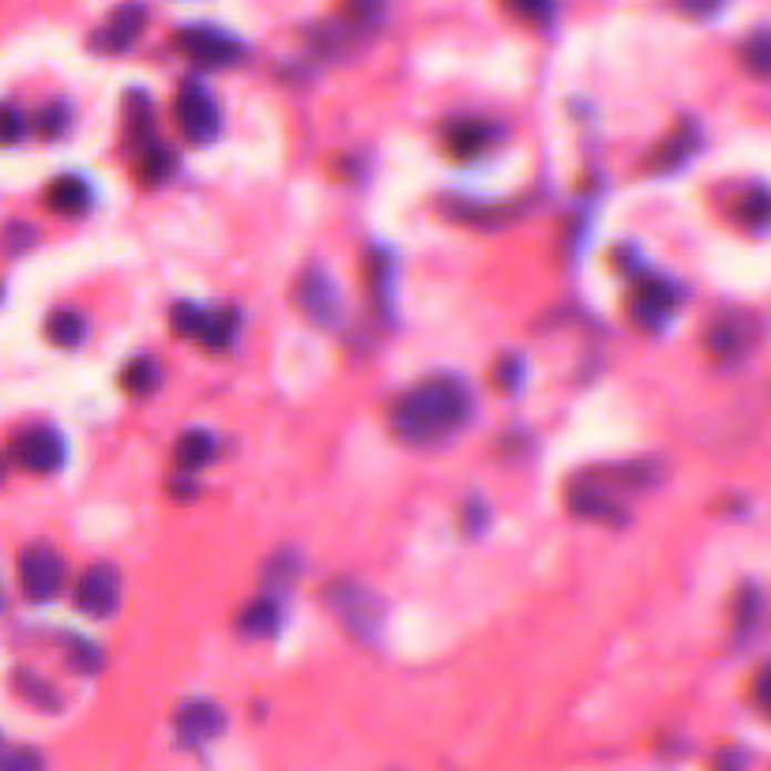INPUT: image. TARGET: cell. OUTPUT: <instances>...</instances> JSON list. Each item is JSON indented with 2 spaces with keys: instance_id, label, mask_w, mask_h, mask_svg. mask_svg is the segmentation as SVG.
<instances>
[{
  "instance_id": "cell-23",
  "label": "cell",
  "mask_w": 771,
  "mask_h": 771,
  "mask_svg": "<svg viewBox=\"0 0 771 771\" xmlns=\"http://www.w3.org/2000/svg\"><path fill=\"white\" fill-rule=\"evenodd\" d=\"M741 61L753 75H771V31H757L741 50Z\"/></svg>"
},
{
  "instance_id": "cell-7",
  "label": "cell",
  "mask_w": 771,
  "mask_h": 771,
  "mask_svg": "<svg viewBox=\"0 0 771 771\" xmlns=\"http://www.w3.org/2000/svg\"><path fill=\"white\" fill-rule=\"evenodd\" d=\"M121 603V576L113 565H91L75 584V606L88 617H110L117 614Z\"/></svg>"
},
{
  "instance_id": "cell-31",
  "label": "cell",
  "mask_w": 771,
  "mask_h": 771,
  "mask_svg": "<svg viewBox=\"0 0 771 771\" xmlns=\"http://www.w3.org/2000/svg\"><path fill=\"white\" fill-rule=\"evenodd\" d=\"M4 771H45V764H42V757H38L34 749H12V753H8Z\"/></svg>"
},
{
  "instance_id": "cell-4",
  "label": "cell",
  "mask_w": 771,
  "mask_h": 771,
  "mask_svg": "<svg viewBox=\"0 0 771 771\" xmlns=\"http://www.w3.org/2000/svg\"><path fill=\"white\" fill-rule=\"evenodd\" d=\"M12 460L23 471L50 474L64 463V441L53 425H27L12 436Z\"/></svg>"
},
{
  "instance_id": "cell-22",
  "label": "cell",
  "mask_w": 771,
  "mask_h": 771,
  "mask_svg": "<svg viewBox=\"0 0 771 771\" xmlns=\"http://www.w3.org/2000/svg\"><path fill=\"white\" fill-rule=\"evenodd\" d=\"M212 449H215V444H212V436H207V433H185L177 441V463L188 466V471H193V466H204L215 455Z\"/></svg>"
},
{
  "instance_id": "cell-15",
  "label": "cell",
  "mask_w": 771,
  "mask_h": 771,
  "mask_svg": "<svg viewBox=\"0 0 771 771\" xmlns=\"http://www.w3.org/2000/svg\"><path fill=\"white\" fill-rule=\"evenodd\" d=\"M237 625H241V633L253 636V640L275 636V628H279V603H275V598H256V603H249L241 610Z\"/></svg>"
},
{
  "instance_id": "cell-21",
  "label": "cell",
  "mask_w": 771,
  "mask_h": 771,
  "mask_svg": "<svg viewBox=\"0 0 771 771\" xmlns=\"http://www.w3.org/2000/svg\"><path fill=\"white\" fill-rule=\"evenodd\" d=\"M16 689L23 692V700H31L34 708H45V711H56L61 708V697H56V689L50 681H38L34 674L19 670L16 674Z\"/></svg>"
},
{
  "instance_id": "cell-12",
  "label": "cell",
  "mask_w": 771,
  "mask_h": 771,
  "mask_svg": "<svg viewBox=\"0 0 771 771\" xmlns=\"http://www.w3.org/2000/svg\"><path fill=\"white\" fill-rule=\"evenodd\" d=\"M674 309V290L662 279H640L633 290V317L640 323H659Z\"/></svg>"
},
{
  "instance_id": "cell-28",
  "label": "cell",
  "mask_w": 771,
  "mask_h": 771,
  "mask_svg": "<svg viewBox=\"0 0 771 771\" xmlns=\"http://www.w3.org/2000/svg\"><path fill=\"white\" fill-rule=\"evenodd\" d=\"M23 136H27V117L16 106H8V102H4V106H0V144L12 147Z\"/></svg>"
},
{
  "instance_id": "cell-5",
  "label": "cell",
  "mask_w": 771,
  "mask_h": 771,
  "mask_svg": "<svg viewBox=\"0 0 771 771\" xmlns=\"http://www.w3.org/2000/svg\"><path fill=\"white\" fill-rule=\"evenodd\" d=\"M174 113H177V128L185 132V140H193V144H207V140H215L218 106L199 83H185V91H177Z\"/></svg>"
},
{
  "instance_id": "cell-34",
  "label": "cell",
  "mask_w": 771,
  "mask_h": 771,
  "mask_svg": "<svg viewBox=\"0 0 771 771\" xmlns=\"http://www.w3.org/2000/svg\"><path fill=\"white\" fill-rule=\"evenodd\" d=\"M0 482H4V460H0Z\"/></svg>"
},
{
  "instance_id": "cell-18",
  "label": "cell",
  "mask_w": 771,
  "mask_h": 771,
  "mask_svg": "<svg viewBox=\"0 0 771 771\" xmlns=\"http://www.w3.org/2000/svg\"><path fill=\"white\" fill-rule=\"evenodd\" d=\"M708 347H711V354H719V358H734L738 350L746 347V328H741V320L719 317L708 328Z\"/></svg>"
},
{
  "instance_id": "cell-3",
  "label": "cell",
  "mask_w": 771,
  "mask_h": 771,
  "mask_svg": "<svg viewBox=\"0 0 771 771\" xmlns=\"http://www.w3.org/2000/svg\"><path fill=\"white\" fill-rule=\"evenodd\" d=\"M19 584L31 603H50L64 584V561L50 546H31L19 557Z\"/></svg>"
},
{
  "instance_id": "cell-17",
  "label": "cell",
  "mask_w": 771,
  "mask_h": 771,
  "mask_svg": "<svg viewBox=\"0 0 771 771\" xmlns=\"http://www.w3.org/2000/svg\"><path fill=\"white\" fill-rule=\"evenodd\" d=\"M45 336H50V342H56V347H80L83 336H88V323H83V317L75 309H53L50 317H45Z\"/></svg>"
},
{
  "instance_id": "cell-25",
  "label": "cell",
  "mask_w": 771,
  "mask_h": 771,
  "mask_svg": "<svg viewBox=\"0 0 771 771\" xmlns=\"http://www.w3.org/2000/svg\"><path fill=\"white\" fill-rule=\"evenodd\" d=\"M34 128L42 132L45 140L64 136V132H69V106H64V102H50V106H42L34 117Z\"/></svg>"
},
{
  "instance_id": "cell-24",
  "label": "cell",
  "mask_w": 771,
  "mask_h": 771,
  "mask_svg": "<svg viewBox=\"0 0 771 771\" xmlns=\"http://www.w3.org/2000/svg\"><path fill=\"white\" fill-rule=\"evenodd\" d=\"M169 169H174V155L158 140L151 147L144 144V151H140V174H144V181H162Z\"/></svg>"
},
{
  "instance_id": "cell-2",
  "label": "cell",
  "mask_w": 771,
  "mask_h": 771,
  "mask_svg": "<svg viewBox=\"0 0 771 771\" xmlns=\"http://www.w3.org/2000/svg\"><path fill=\"white\" fill-rule=\"evenodd\" d=\"M323 603H328L331 614H336L354 636H361V640H373L380 621H384V603H380V595L369 592L366 584H354V579H336V584H328L323 587Z\"/></svg>"
},
{
  "instance_id": "cell-13",
  "label": "cell",
  "mask_w": 771,
  "mask_h": 771,
  "mask_svg": "<svg viewBox=\"0 0 771 771\" xmlns=\"http://www.w3.org/2000/svg\"><path fill=\"white\" fill-rule=\"evenodd\" d=\"M45 204L61 215H80L83 207L91 204V188L88 181L80 177H56L50 188H45Z\"/></svg>"
},
{
  "instance_id": "cell-27",
  "label": "cell",
  "mask_w": 771,
  "mask_h": 771,
  "mask_svg": "<svg viewBox=\"0 0 771 771\" xmlns=\"http://www.w3.org/2000/svg\"><path fill=\"white\" fill-rule=\"evenodd\" d=\"M169 323H174V331L181 339H196L199 336V323H204V309L196 306H174V312H169Z\"/></svg>"
},
{
  "instance_id": "cell-30",
  "label": "cell",
  "mask_w": 771,
  "mask_h": 771,
  "mask_svg": "<svg viewBox=\"0 0 771 771\" xmlns=\"http://www.w3.org/2000/svg\"><path fill=\"white\" fill-rule=\"evenodd\" d=\"M34 226H27V223H12L4 230V253H23V249H31V241H34Z\"/></svg>"
},
{
  "instance_id": "cell-26",
  "label": "cell",
  "mask_w": 771,
  "mask_h": 771,
  "mask_svg": "<svg viewBox=\"0 0 771 771\" xmlns=\"http://www.w3.org/2000/svg\"><path fill=\"white\" fill-rule=\"evenodd\" d=\"M64 647H69L72 670H80V674H99L102 670V651L94 644L80 640V636H72V640H64Z\"/></svg>"
},
{
  "instance_id": "cell-10",
  "label": "cell",
  "mask_w": 771,
  "mask_h": 771,
  "mask_svg": "<svg viewBox=\"0 0 771 771\" xmlns=\"http://www.w3.org/2000/svg\"><path fill=\"white\" fill-rule=\"evenodd\" d=\"M144 23H147V12L140 4H125V8H117L106 23L94 31L91 38V45L94 50H102V53H121V50H128L132 42L140 38V31H144Z\"/></svg>"
},
{
  "instance_id": "cell-6",
  "label": "cell",
  "mask_w": 771,
  "mask_h": 771,
  "mask_svg": "<svg viewBox=\"0 0 771 771\" xmlns=\"http://www.w3.org/2000/svg\"><path fill=\"white\" fill-rule=\"evenodd\" d=\"M177 50L193 56L196 64L223 69V64H234L241 56V42L218 31V27H185V31H177Z\"/></svg>"
},
{
  "instance_id": "cell-20",
  "label": "cell",
  "mask_w": 771,
  "mask_h": 771,
  "mask_svg": "<svg viewBox=\"0 0 771 771\" xmlns=\"http://www.w3.org/2000/svg\"><path fill=\"white\" fill-rule=\"evenodd\" d=\"M158 380H162V369L155 358H136L125 373H121V384H125L132 395H151L158 388Z\"/></svg>"
},
{
  "instance_id": "cell-11",
  "label": "cell",
  "mask_w": 771,
  "mask_h": 771,
  "mask_svg": "<svg viewBox=\"0 0 771 771\" xmlns=\"http://www.w3.org/2000/svg\"><path fill=\"white\" fill-rule=\"evenodd\" d=\"M568 508L584 520L625 523V508L606 490H598V485H573V490H568Z\"/></svg>"
},
{
  "instance_id": "cell-19",
  "label": "cell",
  "mask_w": 771,
  "mask_h": 771,
  "mask_svg": "<svg viewBox=\"0 0 771 771\" xmlns=\"http://www.w3.org/2000/svg\"><path fill=\"white\" fill-rule=\"evenodd\" d=\"M234 331H237V317L230 309H215V312H204V323H199V336L196 342L212 350H223L234 342Z\"/></svg>"
},
{
  "instance_id": "cell-1",
  "label": "cell",
  "mask_w": 771,
  "mask_h": 771,
  "mask_svg": "<svg viewBox=\"0 0 771 771\" xmlns=\"http://www.w3.org/2000/svg\"><path fill=\"white\" fill-rule=\"evenodd\" d=\"M471 418V392L455 377H430L407 388L388 411V425L407 444H433L452 436Z\"/></svg>"
},
{
  "instance_id": "cell-32",
  "label": "cell",
  "mask_w": 771,
  "mask_h": 771,
  "mask_svg": "<svg viewBox=\"0 0 771 771\" xmlns=\"http://www.w3.org/2000/svg\"><path fill=\"white\" fill-rule=\"evenodd\" d=\"M512 16H520V19H549V16H554V8H549V4H512Z\"/></svg>"
},
{
  "instance_id": "cell-14",
  "label": "cell",
  "mask_w": 771,
  "mask_h": 771,
  "mask_svg": "<svg viewBox=\"0 0 771 771\" xmlns=\"http://www.w3.org/2000/svg\"><path fill=\"white\" fill-rule=\"evenodd\" d=\"M501 140V128L490 125V121H460V125L449 128V144L455 155H474V151H485Z\"/></svg>"
},
{
  "instance_id": "cell-16",
  "label": "cell",
  "mask_w": 771,
  "mask_h": 771,
  "mask_svg": "<svg viewBox=\"0 0 771 771\" xmlns=\"http://www.w3.org/2000/svg\"><path fill=\"white\" fill-rule=\"evenodd\" d=\"M692 147H697V125H681L659 151H655L651 162H647V169H662L666 174V169L681 166V162L692 155Z\"/></svg>"
},
{
  "instance_id": "cell-33",
  "label": "cell",
  "mask_w": 771,
  "mask_h": 771,
  "mask_svg": "<svg viewBox=\"0 0 771 771\" xmlns=\"http://www.w3.org/2000/svg\"><path fill=\"white\" fill-rule=\"evenodd\" d=\"M8 753H12V749H8L4 741H0V771H4V764H8Z\"/></svg>"
},
{
  "instance_id": "cell-29",
  "label": "cell",
  "mask_w": 771,
  "mask_h": 771,
  "mask_svg": "<svg viewBox=\"0 0 771 771\" xmlns=\"http://www.w3.org/2000/svg\"><path fill=\"white\" fill-rule=\"evenodd\" d=\"M741 212H746V223H768L771 218V193H764V188H753V193L746 196V204H741Z\"/></svg>"
},
{
  "instance_id": "cell-9",
  "label": "cell",
  "mask_w": 771,
  "mask_h": 771,
  "mask_svg": "<svg viewBox=\"0 0 771 771\" xmlns=\"http://www.w3.org/2000/svg\"><path fill=\"white\" fill-rule=\"evenodd\" d=\"M294 298H298V306L306 309V317L328 323L339 317V290H336V279H331L323 268H309L306 275H301L298 290H294Z\"/></svg>"
},
{
  "instance_id": "cell-8",
  "label": "cell",
  "mask_w": 771,
  "mask_h": 771,
  "mask_svg": "<svg viewBox=\"0 0 771 771\" xmlns=\"http://www.w3.org/2000/svg\"><path fill=\"white\" fill-rule=\"evenodd\" d=\"M223 708L212 700H185L177 708L174 716V734L181 746H204V741H212L223 734Z\"/></svg>"
}]
</instances>
